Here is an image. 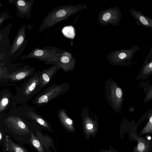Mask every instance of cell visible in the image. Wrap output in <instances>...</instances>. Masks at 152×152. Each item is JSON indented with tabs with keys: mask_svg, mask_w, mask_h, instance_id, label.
<instances>
[{
	"mask_svg": "<svg viewBox=\"0 0 152 152\" xmlns=\"http://www.w3.org/2000/svg\"><path fill=\"white\" fill-rule=\"evenodd\" d=\"M26 25L23 24L18 30L11 45L8 60L12 57L19 56L25 48L28 40H26Z\"/></svg>",
	"mask_w": 152,
	"mask_h": 152,
	"instance_id": "7",
	"label": "cell"
},
{
	"mask_svg": "<svg viewBox=\"0 0 152 152\" xmlns=\"http://www.w3.org/2000/svg\"><path fill=\"white\" fill-rule=\"evenodd\" d=\"M12 24L1 28L0 31V63H7L8 56L11 46L9 38L10 31Z\"/></svg>",
	"mask_w": 152,
	"mask_h": 152,
	"instance_id": "9",
	"label": "cell"
},
{
	"mask_svg": "<svg viewBox=\"0 0 152 152\" xmlns=\"http://www.w3.org/2000/svg\"><path fill=\"white\" fill-rule=\"evenodd\" d=\"M137 145L133 148V152H149L151 150L150 140L138 137Z\"/></svg>",
	"mask_w": 152,
	"mask_h": 152,
	"instance_id": "12",
	"label": "cell"
},
{
	"mask_svg": "<svg viewBox=\"0 0 152 152\" xmlns=\"http://www.w3.org/2000/svg\"><path fill=\"white\" fill-rule=\"evenodd\" d=\"M139 19L141 22L143 24L148 25V23L147 20L143 16H140V17Z\"/></svg>",
	"mask_w": 152,
	"mask_h": 152,
	"instance_id": "18",
	"label": "cell"
},
{
	"mask_svg": "<svg viewBox=\"0 0 152 152\" xmlns=\"http://www.w3.org/2000/svg\"><path fill=\"white\" fill-rule=\"evenodd\" d=\"M30 140L32 145L35 147L38 152H45L42 145L39 140L35 137L32 132L31 133Z\"/></svg>",
	"mask_w": 152,
	"mask_h": 152,
	"instance_id": "14",
	"label": "cell"
},
{
	"mask_svg": "<svg viewBox=\"0 0 152 152\" xmlns=\"http://www.w3.org/2000/svg\"><path fill=\"white\" fill-rule=\"evenodd\" d=\"M0 120L2 126L20 134L30 133L29 126L33 123L31 124L25 118L17 108L7 114L0 115Z\"/></svg>",
	"mask_w": 152,
	"mask_h": 152,
	"instance_id": "2",
	"label": "cell"
},
{
	"mask_svg": "<svg viewBox=\"0 0 152 152\" xmlns=\"http://www.w3.org/2000/svg\"><path fill=\"white\" fill-rule=\"evenodd\" d=\"M17 110L26 119L30 120L34 124H37L51 131L50 124L39 115L34 108L26 103L17 106Z\"/></svg>",
	"mask_w": 152,
	"mask_h": 152,
	"instance_id": "6",
	"label": "cell"
},
{
	"mask_svg": "<svg viewBox=\"0 0 152 152\" xmlns=\"http://www.w3.org/2000/svg\"><path fill=\"white\" fill-rule=\"evenodd\" d=\"M149 66L150 68H152V62L150 64Z\"/></svg>",
	"mask_w": 152,
	"mask_h": 152,
	"instance_id": "24",
	"label": "cell"
},
{
	"mask_svg": "<svg viewBox=\"0 0 152 152\" xmlns=\"http://www.w3.org/2000/svg\"><path fill=\"white\" fill-rule=\"evenodd\" d=\"M111 14L108 12H107L104 14L103 16L102 19L104 21H107L110 18Z\"/></svg>",
	"mask_w": 152,
	"mask_h": 152,
	"instance_id": "17",
	"label": "cell"
},
{
	"mask_svg": "<svg viewBox=\"0 0 152 152\" xmlns=\"http://www.w3.org/2000/svg\"><path fill=\"white\" fill-rule=\"evenodd\" d=\"M15 96L9 88L3 89L0 92V115L7 114L17 108Z\"/></svg>",
	"mask_w": 152,
	"mask_h": 152,
	"instance_id": "8",
	"label": "cell"
},
{
	"mask_svg": "<svg viewBox=\"0 0 152 152\" xmlns=\"http://www.w3.org/2000/svg\"><path fill=\"white\" fill-rule=\"evenodd\" d=\"M61 54L59 49L56 47L45 46L39 48H37L26 55L22 57V60L34 58L45 62L47 65H54Z\"/></svg>",
	"mask_w": 152,
	"mask_h": 152,
	"instance_id": "4",
	"label": "cell"
},
{
	"mask_svg": "<svg viewBox=\"0 0 152 152\" xmlns=\"http://www.w3.org/2000/svg\"><path fill=\"white\" fill-rule=\"evenodd\" d=\"M59 68V67L54 65L41 71L40 79L41 90L50 84Z\"/></svg>",
	"mask_w": 152,
	"mask_h": 152,
	"instance_id": "11",
	"label": "cell"
},
{
	"mask_svg": "<svg viewBox=\"0 0 152 152\" xmlns=\"http://www.w3.org/2000/svg\"><path fill=\"white\" fill-rule=\"evenodd\" d=\"M63 87L61 85L53 83L34 98L32 104L38 107L44 105L61 94Z\"/></svg>",
	"mask_w": 152,
	"mask_h": 152,
	"instance_id": "5",
	"label": "cell"
},
{
	"mask_svg": "<svg viewBox=\"0 0 152 152\" xmlns=\"http://www.w3.org/2000/svg\"><path fill=\"white\" fill-rule=\"evenodd\" d=\"M148 99L152 97V89L150 91L149 93H148Z\"/></svg>",
	"mask_w": 152,
	"mask_h": 152,
	"instance_id": "22",
	"label": "cell"
},
{
	"mask_svg": "<svg viewBox=\"0 0 152 152\" xmlns=\"http://www.w3.org/2000/svg\"><path fill=\"white\" fill-rule=\"evenodd\" d=\"M8 10L6 11L1 12L0 14V26H1L4 20L6 19L11 18H12L8 12Z\"/></svg>",
	"mask_w": 152,
	"mask_h": 152,
	"instance_id": "16",
	"label": "cell"
},
{
	"mask_svg": "<svg viewBox=\"0 0 152 152\" xmlns=\"http://www.w3.org/2000/svg\"><path fill=\"white\" fill-rule=\"evenodd\" d=\"M126 56V54L124 53H122L119 55V58L121 59L125 58Z\"/></svg>",
	"mask_w": 152,
	"mask_h": 152,
	"instance_id": "20",
	"label": "cell"
},
{
	"mask_svg": "<svg viewBox=\"0 0 152 152\" xmlns=\"http://www.w3.org/2000/svg\"><path fill=\"white\" fill-rule=\"evenodd\" d=\"M41 71L38 70L21 84L15 86L17 93L15 97L17 104H22L31 99L41 90L40 83Z\"/></svg>",
	"mask_w": 152,
	"mask_h": 152,
	"instance_id": "1",
	"label": "cell"
},
{
	"mask_svg": "<svg viewBox=\"0 0 152 152\" xmlns=\"http://www.w3.org/2000/svg\"><path fill=\"white\" fill-rule=\"evenodd\" d=\"M101 152H115V151L114 149L111 150L110 149L109 150H104L103 151H101Z\"/></svg>",
	"mask_w": 152,
	"mask_h": 152,
	"instance_id": "21",
	"label": "cell"
},
{
	"mask_svg": "<svg viewBox=\"0 0 152 152\" xmlns=\"http://www.w3.org/2000/svg\"><path fill=\"white\" fill-rule=\"evenodd\" d=\"M58 117L61 122L65 127L70 131H73V129L70 127V126L73 124L72 121L69 118H64L60 114L58 113Z\"/></svg>",
	"mask_w": 152,
	"mask_h": 152,
	"instance_id": "15",
	"label": "cell"
},
{
	"mask_svg": "<svg viewBox=\"0 0 152 152\" xmlns=\"http://www.w3.org/2000/svg\"><path fill=\"white\" fill-rule=\"evenodd\" d=\"M9 1V3L15 6L17 15L21 18H30L34 4L33 0H10Z\"/></svg>",
	"mask_w": 152,
	"mask_h": 152,
	"instance_id": "10",
	"label": "cell"
},
{
	"mask_svg": "<svg viewBox=\"0 0 152 152\" xmlns=\"http://www.w3.org/2000/svg\"><path fill=\"white\" fill-rule=\"evenodd\" d=\"M2 138V134L1 132H0V140H1Z\"/></svg>",
	"mask_w": 152,
	"mask_h": 152,
	"instance_id": "23",
	"label": "cell"
},
{
	"mask_svg": "<svg viewBox=\"0 0 152 152\" xmlns=\"http://www.w3.org/2000/svg\"><path fill=\"white\" fill-rule=\"evenodd\" d=\"M5 145L7 150L10 152H28L24 148L14 142L7 136L5 139Z\"/></svg>",
	"mask_w": 152,
	"mask_h": 152,
	"instance_id": "13",
	"label": "cell"
},
{
	"mask_svg": "<svg viewBox=\"0 0 152 152\" xmlns=\"http://www.w3.org/2000/svg\"><path fill=\"white\" fill-rule=\"evenodd\" d=\"M35 72L34 67L28 65L11 68L7 70L6 75L0 79V86H18L28 79Z\"/></svg>",
	"mask_w": 152,
	"mask_h": 152,
	"instance_id": "3",
	"label": "cell"
},
{
	"mask_svg": "<svg viewBox=\"0 0 152 152\" xmlns=\"http://www.w3.org/2000/svg\"><path fill=\"white\" fill-rule=\"evenodd\" d=\"M116 93L117 97L120 98L122 95L121 89L119 88H117L116 89Z\"/></svg>",
	"mask_w": 152,
	"mask_h": 152,
	"instance_id": "19",
	"label": "cell"
}]
</instances>
